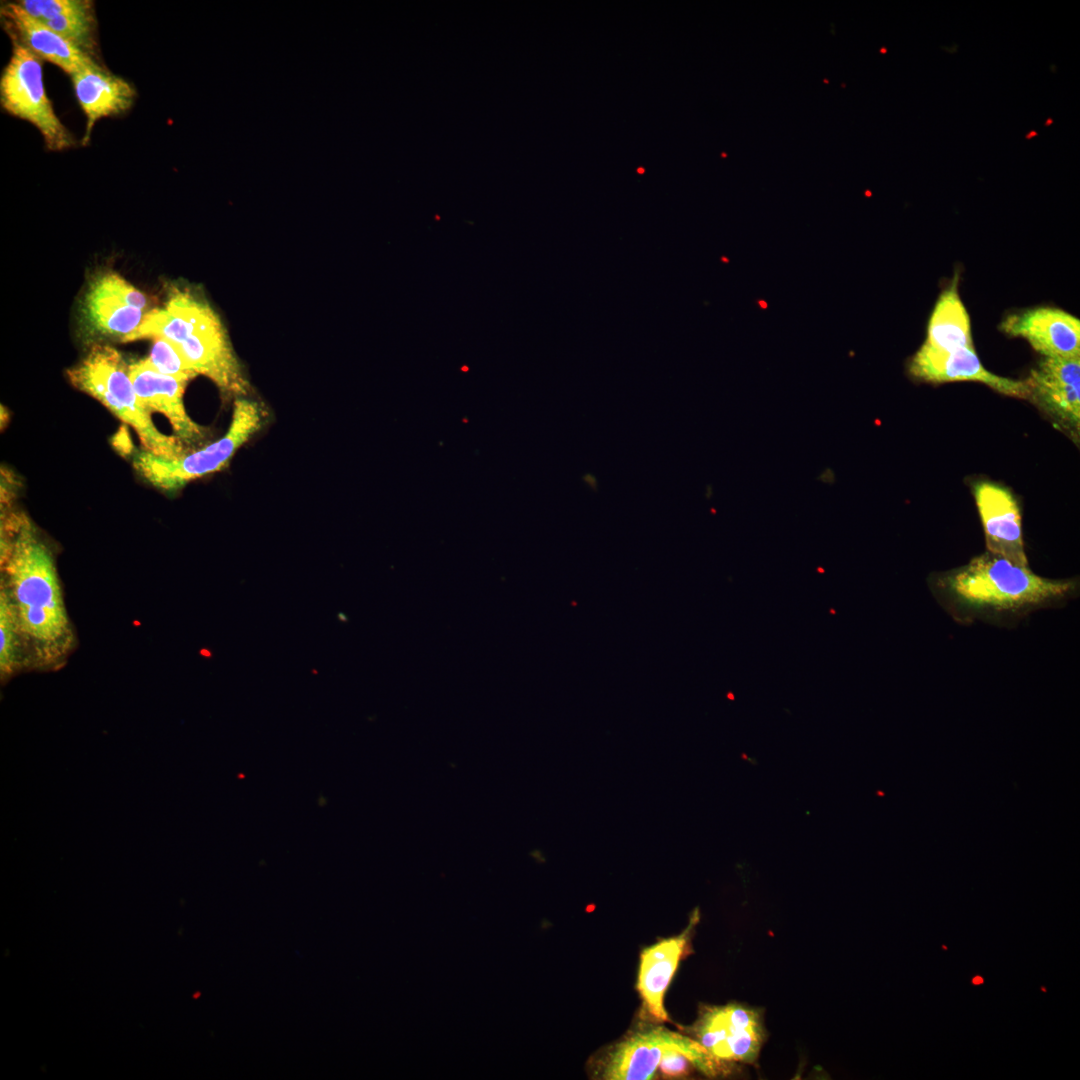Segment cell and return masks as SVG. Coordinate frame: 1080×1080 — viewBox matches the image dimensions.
I'll return each mask as SVG.
<instances>
[{"label": "cell", "mask_w": 1080, "mask_h": 1080, "mask_svg": "<svg viewBox=\"0 0 1080 1080\" xmlns=\"http://www.w3.org/2000/svg\"><path fill=\"white\" fill-rule=\"evenodd\" d=\"M129 364L113 347L94 344L86 356L67 371L71 384L92 396L137 433L145 451L166 459L186 454L176 436L162 434L138 398L129 376Z\"/></svg>", "instance_id": "277c9868"}, {"label": "cell", "mask_w": 1080, "mask_h": 1080, "mask_svg": "<svg viewBox=\"0 0 1080 1080\" xmlns=\"http://www.w3.org/2000/svg\"><path fill=\"white\" fill-rule=\"evenodd\" d=\"M911 376L927 382L953 381L981 382L1009 396L1028 399L1025 381L995 375L984 368L974 347L960 348L950 352L934 350L925 344L908 363Z\"/></svg>", "instance_id": "30bf717a"}, {"label": "cell", "mask_w": 1080, "mask_h": 1080, "mask_svg": "<svg viewBox=\"0 0 1080 1080\" xmlns=\"http://www.w3.org/2000/svg\"><path fill=\"white\" fill-rule=\"evenodd\" d=\"M128 370L143 406L150 413L157 411L165 415L177 438L186 443H195L203 438V428L189 417L183 403L188 380L158 372L146 358L129 364Z\"/></svg>", "instance_id": "5bb4252c"}, {"label": "cell", "mask_w": 1080, "mask_h": 1080, "mask_svg": "<svg viewBox=\"0 0 1080 1080\" xmlns=\"http://www.w3.org/2000/svg\"><path fill=\"white\" fill-rule=\"evenodd\" d=\"M70 77L77 101L86 116L82 139V144L86 145L96 122L129 111L137 94L130 82L112 74L105 67L82 70Z\"/></svg>", "instance_id": "9a60e30c"}, {"label": "cell", "mask_w": 1080, "mask_h": 1080, "mask_svg": "<svg viewBox=\"0 0 1080 1080\" xmlns=\"http://www.w3.org/2000/svg\"><path fill=\"white\" fill-rule=\"evenodd\" d=\"M987 551L1012 563L1029 567L1024 550L1021 513L1012 493L991 482L974 487Z\"/></svg>", "instance_id": "7c38bea8"}, {"label": "cell", "mask_w": 1080, "mask_h": 1080, "mask_svg": "<svg viewBox=\"0 0 1080 1080\" xmlns=\"http://www.w3.org/2000/svg\"><path fill=\"white\" fill-rule=\"evenodd\" d=\"M11 43L12 53L0 77L2 108L36 127L48 150L74 147V136L58 118L46 94L42 60L20 43Z\"/></svg>", "instance_id": "8992f818"}, {"label": "cell", "mask_w": 1080, "mask_h": 1080, "mask_svg": "<svg viewBox=\"0 0 1080 1080\" xmlns=\"http://www.w3.org/2000/svg\"><path fill=\"white\" fill-rule=\"evenodd\" d=\"M1035 135H1037V132L1032 131L1030 134H1027L1026 137L1031 138L1032 136H1035Z\"/></svg>", "instance_id": "cb8c5ba5"}, {"label": "cell", "mask_w": 1080, "mask_h": 1080, "mask_svg": "<svg viewBox=\"0 0 1080 1080\" xmlns=\"http://www.w3.org/2000/svg\"><path fill=\"white\" fill-rule=\"evenodd\" d=\"M939 604L960 623L976 620L1012 624L1030 613L1058 606L1079 591L1076 579L1041 577L988 551L929 583Z\"/></svg>", "instance_id": "7a4b0ae2"}, {"label": "cell", "mask_w": 1080, "mask_h": 1080, "mask_svg": "<svg viewBox=\"0 0 1080 1080\" xmlns=\"http://www.w3.org/2000/svg\"><path fill=\"white\" fill-rule=\"evenodd\" d=\"M1051 122H1052V119H1048L1047 122H1046V125H1050Z\"/></svg>", "instance_id": "d4e9b609"}, {"label": "cell", "mask_w": 1080, "mask_h": 1080, "mask_svg": "<svg viewBox=\"0 0 1080 1080\" xmlns=\"http://www.w3.org/2000/svg\"><path fill=\"white\" fill-rule=\"evenodd\" d=\"M162 338L172 343L189 367L229 395H244L245 380L227 332L207 301L173 287L161 307L151 309L128 341Z\"/></svg>", "instance_id": "3957f363"}, {"label": "cell", "mask_w": 1080, "mask_h": 1080, "mask_svg": "<svg viewBox=\"0 0 1080 1080\" xmlns=\"http://www.w3.org/2000/svg\"><path fill=\"white\" fill-rule=\"evenodd\" d=\"M146 359L155 370L164 375L188 381L197 376L178 349L165 339H153L150 355Z\"/></svg>", "instance_id": "44dd1931"}, {"label": "cell", "mask_w": 1080, "mask_h": 1080, "mask_svg": "<svg viewBox=\"0 0 1080 1080\" xmlns=\"http://www.w3.org/2000/svg\"><path fill=\"white\" fill-rule=\"evenodd\" d=\"M1028 399L1057 422L1078 431L1080 423V357H1044L1024 380Z\"/></svg>", "instance_id": "9c48e42d"}, {"label": "cell", "mask_w": 1080, "mask_h": 1080, "mask_svg": "<svg viewBox=\"0 0 1080 1080\" xmlns=\"http://www.w3.org/2000/svg\"><path fill=\"white\" fill-rule=\"evenodd\" d=\"M30 16L42 22L99 62L97 19L91 0H21Z\"/></svg>", "instance_id": "2e32d148"}, {"label": "cell", "mask_w": 1080, "mask_h": 1080, "mask_svg": "<svg viewBox=\"0 0 1080 1080\" xmlns=\"http://www.w3.org/2000/svg\"><path fill=\"white\" fill-rule=\"evenodd\" d=\"M923 344L943 352L974 347L970 318L958 294L956 279L939 296Z\"/></svg>", "instance_id": "d6986e66"}, {"label": "cell", "mask_w": 1080, "mask_h": 1080, "mask_svg": "<svg viewBox=\"0 0 1080 1080\" xmlns=\"http://www.w3.org/2000/svg\"><path fill=\"white\" fill-rule=\"evenodd\" d=\"M670 1049L686 1052L705 1073L713 1074L717 1069L716 1059L700 1043L659 1027L621 1042L609 1055L602 1076L609 1080L651 1079Z\"/></svg>", "instance_id": "52a82bcc"}, {"label": "cell", "mask_w": 1080, "mask_h": 1080, "mask_svg": "<svg viewBox=\"0 0 1080 1080\" xmlns=\"http://www.w3.org/2000/svg\"><path fill=\"white\" fill-rule=\"evenodd\" d=\"M694 922L676 937L659 941L640 955L637 988L648 1012L659 1021L668 1019L664 1008L665 992L685 950Z\"/></svg>", "instance_id": "e0dca14e"}, {"label": "cell", "mask_w": 1080, "mask_h": 1080, "mask_svg": "<svg viewBox=\"0 0 1080 1080\" xmlns=\"http://www.w3.org/2000/svg\"><path fill=\"white\" fill-rule=\"evenodd\" d=\"M691 1064H694V1062L686 1052L680 1049H670L666 1052L658 1067L665 1076L674 1077L686 1075Z\"/></svg>", "instance_id": "7402d4cb"}, {"label": "cell", "mask_w": 1080, "mask_h": 1080, "mask_svg": "<svg viewBox=\"0 0 1080 1080\" xmlns=\"http://www.w3.org/2000/svg\"><path fill=\"white\" fill-rule=\"evenodd\" d=\"M703 1046L716 1060L754 1061L761 1046V1028H739L727 1018L724 1007L707 1010L699 1022Z\"/></svg>", "instance_id": "ac0fdd59"}, {"label": "cell", "mask_w": 1080, "mask_h": 1080, "mask_svg": "<svg viewBox=\"0 0 1080 1080\" xmlns=\"http://www.w3.org/2000/svg\"><path fill=\"white\" fill-rule=\"evenodd\" d=\"M972 983H973L974 985H979V984H982V983H983V978H982L981 976H975V977H974V978L972 979Z\"/></svg>", "instance_id": "603a6c76"}, {"label": "cell", "mask_w": 1080, "mask_h": 1080, "mask_svg": "<svg viewBox=\"0 0 1080 1080\" xmlns=\"http://www.w3.org/2000/svg\"><path fill=\"white\" fill-rule=\"evenodd\" d=\"M262 422L260 405L238 398L234 402L231 424L222 438L174 459L141 451L133 459L134 468L153 486L163 490H175L192 480L224 468L235 452L261 428Z\"/></svg>", "instance_id": "5b68a950"}, {"label": "cell", "mask_w": 1080, "mask_h": 1080, "mask_svg": "<svg viewBox=\"0 0 1080 1080\" xmlns=\"http://www.w3.org/2000/svg\"><path fill=\"white\" fill-rule=\"evenodd\" d=\"M27 667L22 641L15 619L3 591H0V674L7 680Z\"/></svg>", "instance_id": "ffe728a7"}, {"label": "cell", "mask_w": 1080, "mask_h": 1080, "mask_svg": "<svg viewBox=\"0 0 1080 1080\" xmlns=\"http://www.w3.org/2000/svg\"><path fill=\"white\" fill-rule=\"evenodd\" d=\"M150 310L146 295L114 272L95 277L83 302L88 325L123 342L128 341Z\"/></svg>", "instance_id": "ba28073f"}, {"label": "cell", "mask_w": 1080, "mask_h": 1080, "mask_svg": "<svg viewBox=\"0 0 1080 1080\" xmlns=\"http://www.w3.org/2000/svg\"><path fill=\"white\" fill-rule=\"evenodd\" d=\"M1 591L7 597L22 641L26 665L59 666L75 636L50 547L23 514L4 522Z\"/></svg>", "instance_id": "6da1fadb"}, {"label": "cell", "mask_w": 1080, "mask_h": 1080, "mask_svg": "<svg viewBox=\"0 0 1080 1080\" xmlns=\"http://www.w3.org/2000/svg\"><path fill=\"white\" fill-rule=\"evenodd\" d=\"M0 18L2 27L11 41L20 43L42 61L53 63L69 76L82 70L104 67L48 26L30 16L17 2L2 4Z\"/></svg>", "instance_id": "8fae6325"}, {"label": "cell", "mask_w": 1080, "mask_h": 1080, "mask_svg": "<svg viewBox=\"0 0 1080 1080\" xmlns=\"http://www.w3.org/2000/svg\"><path fill=\"white\" fill-rule=\"evenodd\" d=\"M1000 327L1008 335L1025 338L1044 357L1080 356V321L1064 310H1023L1009 315Z\"/></svg>", "instance_id": "4fadbf2b"}]
</instances>
